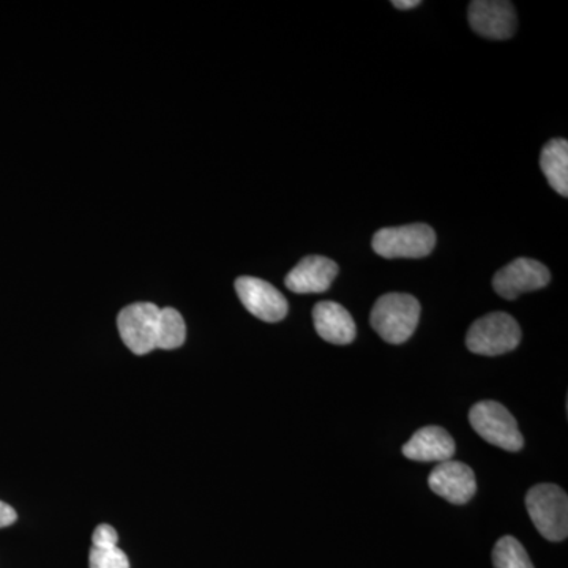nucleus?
<instances>
[{
  "mask_svg": "<svg viewBox=\"0 0 568 568\" xmlns=\"http://www.w3.org/2000/svg\"><path fill=\"white\" fill-rule=\"evenodd\" d=\"M420 310V304L414 295L386 294L377 298L369 323L384 342L403 345L416 332Z\"/></svg>",
  "mask_w": 568,
  "mask_h": 568,
  "instance_id": "nucleus-1",
  "label": "nucleus"
},
{
  "mask_svg": "<svg viewBox=\"0 0 568 568\" xmlns=\"http://www.w3.org/2000/svg\"><path fill=\"white\" fill-rule=\"evenodd\" d=\"M526 507L541 537L562 541L568 536L567 493L558 485L541 484L529 489Z\"/></svg>",
  "mask_w": 568,
  "mask_h": 568,
  "instance_id": "nucleus-2",
  "label": "nucleus"
},
{
  "mask_svg": "<svg viewBox=\"0 0 568 568\" xmlns=\"http://www.w3.org/2000/svg\"><path fill=\"white\" fill-rule=\"evenodd\" d=\"M373 250L386 260H420L432 254L436 246V233L424 223L384 227L373 237Z\"/></svg>",
  "mask_w": 568,
  "mask_h": 568,
  "instance_id": "nucleus-3",
  "label": "nucleus"
},
{
  "mask_svg": "<svg viewBox=\"0 0 568 568\" xmlns=\"http://www.w3.org/2000/svg\"><path fill=\"white\" fill-rule=\"evenodd\" d=\"M521 342V328L517 321L503 312L489 313L470 325L466 346L478 355H503L517 349Z\"/></svg>",
  "mask_w": 568,
  "mask_h": 568,
  "instance_id": "nucleus-4",
  "label": "nucleus"
},
{
  "mask_svg": "<svg viewBox=\"0 0 568 568\" xmlns=\"http://www.w3.org/2000/svg\"><path fill=\"white\" fill-rule=\"evenodd\" d=\"M469 422L481 439L503 450L518 452L525 446L517 420L500 403L489 399L477 403L470 409Z\"/></svg>",
  "mask_w": 568,
  "mask_h": 568,
  "instance_id": "nucleus-5",
  "label": "nucleus"
},
{
  "mask_svg": "<svg viewBox=\"0 0 568 568\" xmlns=\"http://www.w3.org/2000/svg\"><path fill=\"white\" fill-rule=\"evenodd\" d=\"M160 308L151 302L125 306L118 316L122 342L133 354L144 355L156 349V323Z\"/></svg>",
  "mask_w": 568,
  "mask_h": 568,
  "instance_id": "nucleus-6",
  "label": "nucleus"
},
{
  "mask_svg": "<svg viewBox=\"0 0 568 568\" xmlns=\"http://www.w3.org/2000/svg\"><path fill=\"white\" fill-rule=\"evenodd\" d=\"M551 274L547 265L529 257H518L514 263L496 272L493 287L506 301H515L518 295L548 286Z\"/></svg>",
  "mask_w": 568,
  "mask_h": 568,
  "instance_id": "nucleus-7",
  "label": "nucleus"
},
{
  "mask_svg": "<svg viewBox=\"0 0 568 568\" xmlns=\"http://www.w3.org/2000/svg\"><path fill=\"white\" fill-rule=\"evenodd\" d=\"M235 291L245 308L264 323H280L287 315L286 298L264 280L241 276L235 280Z\"/></svg>",
  "mask_w": 568,
  "mask_h": 568,
  "instance_id": "nucleus-8",
  "label": "nucleus"
},
{
  "mask_svg": "<svg viewBox=\"0 0 568 568\" xmlns=\"http://www.w3.org/2000/svg\"><path fill=\"white\" fill-rule=\"evenodd\" d=\"M469 22L485 39L507 40L517 31V11L506 0H476L469 6Z\"/></svg>",
  "mask_w": 568,
  "mask_h": 568,
  "instance_id": "nucleus-9",
  "label": "nucleus"
},
{
  "mask_svg": "<svg viewBox=\"0 0 568 568\" xmlns=\"http://www.w3.org/2000/svg\"><path fill=\"white\" fill-rule=\"evenodd\" d=\"M428 485L433 493L444 497L455 506L469 503L477 491L476 474L462 462L439 463L428 477Z\"/></svg>",
  "mask_w": 568,
  "mask_h": 568,
  "instance_id": "nucleus-10",
  "label": "nucleus"
},
{
  "mask_svg": "<svg viewBox=\"0 0 568 568\" xmlns=\"http://www.w3.org/2000/svg\"><path fill=\"white\" fill-rule=\"evenodd\" d=\"M338 275V265L324 256H306L284 278L295 294H320L331 287Z\"/></svg>",
  "mask_w": 568,
  "mask_h": 568,
  "instance_id": "nucleus-11",
  "label": "nucleus"
},
{
  "mask_svg": "<svg viewBox=\"0 0 568 568\" xmlns=\"http://www.w3.org/2000/svg\"><path fill=\"white\" fill-rule=\"evenodd\" d=\"M454 437L440 426H425L418 429L403 447V455L413 462L444 463L455 455Z\"/></svg>",
  "mask_w": 568,
  "mask_h": 568,
  "instance_id": "nucleus-12",
  "label": "nucleus"
},
{
  "mask_svg": "<svg viewBox=\"0 0 568 568\" xmlns=\"http://www.w3.org/2000/svg\"><path fill=\"white\" fill-rule=\"evenodd\" d=\"M313 321L317 335L332 345H349L357 335L353 316L336 302H320L313 310Z\"/></svg>",
  "mask_w": 568,
  "mask_h": 568,
  "instance_id": "nucleus-13",
  "label": "nucleus"
},
{
  "mask_svg": "<svg viewBox=\"0 0 568 568\" xmlns=\"http://www.w3.org/2000/svg\"><path fill=\"white\" fill-rule=\"evenodd\" d=\"M540 168L549 185L560 196L568 194V142L558 138L545 145L540 155Z\"/></svg>",
  "mask_w": 568,
  "mask_h": 568,
  "instance_id": "nucleus-14",
  "label": "nucleus"
},
{
  "mask_svg": "<svg viewBox=\"0 0 568 568\" xmlns=\"http://www.w3.org/2000/svg\"><path fill=\"white\" fill-rule=\"evenodd\" d=\"M186 325L181 313L174 308L160 310L156 323V349L173 351L185 343Z\"/></svg>",
  "mask_w": 568,
  "mask_h": 568,
  "instance_id": "nucleus-15",
  "label": "nucleus"
},
{
  "mask_svg": "<svg viewBox=\"0 0 568 568\" xmlns=\"http://www.w3.org/2000/svg\"><path fill=\"white\" fill-rule=\"evenodd\" d=\"M493 564H495V568H534L528 551L517 538L511 536L497 540L496 547L493 549Z\"/></svg>",
  "mask_w": 568,
  "mask_h": 568,
  "instance_id": "nucleus-16",
  "label": "nucleus"
},
{
  "mask_svg": "<svg viewBox=\"0 0 568 568\" xmlns=\"http://www.w3.org/2000/svg\"><path fill=\"white\" fill-rule=\"evenodd\" d=\"M91 568H130V560L121 548H91L89 555Z\"/></svg>",
  "mask_w": 568,
  "mask_h": 568,
  "instance_id": "nucleus-17",
  "label": "nucleus"
},
{
  "mask_svg": "<svg viewBox=\"0 0 568 568\" xmlns=\"http://www.w3.org/2000/svg\"><path fill=\"white\" fill-rule=\"evenodd\" d=\"M118 530L110 525H100L92 536V547L95 548H114L118 547Z\"/></svg>",
  "mask_w": 568,
  "mask_h": 568,
  "instance_id": "nucleus-18",
  "label": "nucleus"
},
{
  "mask_svg": "<svg viewBox=\"0 0 568 568\" xmlns=\"http://www.w3.org/2000/svg\"><path fill=\"white\" fill-rule=\"evenodd\" d=\"M18 515L13 507L0 500V528H9L17 521Z\"/></svg>",
  "mask_w": 568,
  "mask_h": 568,
  "instance_id": "nucleus-19",
  "label": "nucleus"
},
{
  "mask_svg": "<svg viewBox=\"0 0 568 568\" xmlns=\"http://www.w3.org/2000/svg\"><path fill=\"white\" fill-rule=\"evenodd\" d=\"M420 0H394L392 6L398 10H410L416 9V7L420 6Z\"/></svg>",
  "mask_w": 568,
  "mask_h": 568,
  "instance_id": "nucleus-20",
  "label": "nucleus"
}]
</instances>
